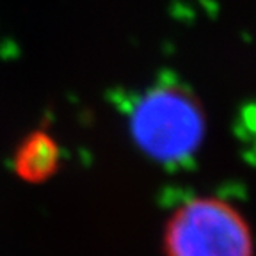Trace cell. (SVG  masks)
Masks as SVG:
<instances>
[{
  "instance_id": "obj_1",
  "label": "cell",
  "mask_w": 256,
  "mask_h": 256,
  "mask_svg": "<svg viewBox=\"0 0 256 256\" xmlns=\"http://www.w3.org/2000/svg\"><path fill=\"white\" fill-rule=\"evenodd\" d=\"M204 112L188 89L162 84L148 89L130 114V134L146 156L160 164H182L203 142Z\"/></svg>"
},
{
  "instance_id": "obj_2",
  "label": "cell",
  "mask_w": 256,
  "mask_h": 256,
  "mask_svg": "<svg viewBox=\"0 0 256 256\" xmlns=\"http://www.w3.org/2000/svg\"><path fill=\"white\" fill-rule=\"evenodd\" d=\"M168 256H254L244 216L217 198H196L169 217L164 230Z\"/></svg>"
},
{
  "instance_id": "obj_3",
  "label": "cell",
  "mask_w": 256,
  "mask_h": 256,
  "mask_svg": "<svg viewBox=\"0 0 256 256\" xmlns=\"http://www.w3.org/2000/svg\"><path fill=\"white\" fill-rule=\"evenodd\" d=\"M60 152L56 139L44 130H34L18 144L12 158L16 176L25 184L40 185L59 169Z\"/></svg>"
}]
</instances>
